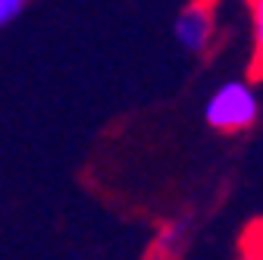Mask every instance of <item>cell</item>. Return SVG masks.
I'll return each instance as SVG.
<instances>
[{"mask_svg":"<svg viewBox=\"0 0 263 260\" xmlns=\"http://www.w3.org/2000/svg\"><path fill=\"white\" fill-rule=\"evenodd\" d=\"M25 4H28V0H0V28L10 25L13 19H19Z\"/></svg>","mask_w":263,"mask_h":260,"instance_id":"5b68a950","label":"cell"},{"mask_svg":"<svg viewBox=\"0 0 263 260\" xmlns=\"http://www.w3.org/2000/svg\"><path fill=\"white\" fill-rule=\"evenodd\" d=\"M185 232H188V222H185V219H170V222L160 229L157 242H154V254H157V257H173V254L182 248Z\"/></svg>","mask_w":263,"mask_h":260,"instance_id":"3957f363","label":"cell"},{"mask_svg":"<svg viewBox=\"0 0 263 260\" xmlns=\"http://www.w3.org/2000/svg\"><path fill=\"white\" fill-rule=\"evenodd\" d=\"M248 4H251V41H254L251 72L263 76V0H248Z\"/></svg>","mask_w":263,"mask_h":260,"instance_id":"277c9868","label":"cell"},{"mask_svg":"<svg viewBox=\"0 0 263 260\" xmlns=\"http://www.w3.org/2000/svg\"><path fill=\"white\" fill-rule=\"evenodd\" d=\"M204 119L213 132L219 135H235L248 132V128L260 119V97L251 82L229 79L222 82L204 104Z\"/></svg>","mask_w":263,"mask_h":260,"instance_id":"6da1fadb","label":"cell"},{"mask_svg":"<svg viewBox=\"0 0 263 260\" xmlns=\"http://www.w3.org/2000/svg\"><path fill=\"white\" fill-rule=\"evenodd\" d=\"M254 260H263V254H260V257H254Z\"/></svg>","mask_w":263,"mask_h":260,"instance_id":"8992f818","label":"cell"},{"mask_svg":"<svg viewBox=\"0 0 263 260\" xmlns=\"http://www.w3.org/2000/svg\"><path fill=\"white\" fill-rule=\"evenodd\" d=\"M176 44L185 53H207L216 38V4L213 0H191L182 7L173 25Z\"/></svg>","mask_w":263,"mask_h":260,"instance_id":"7a4b0ae2","label":"cell"}]
</instances>
